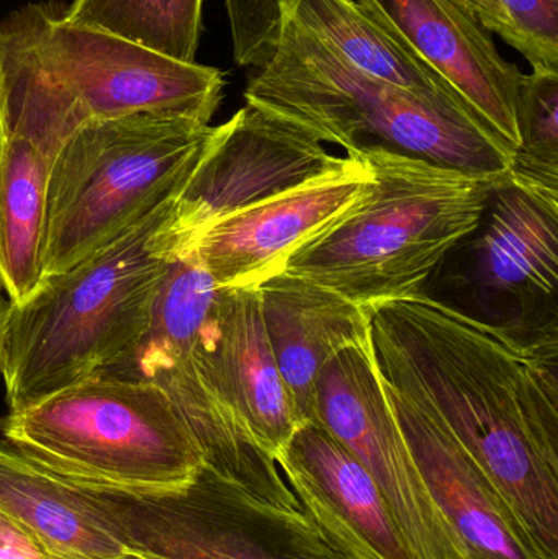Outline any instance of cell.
I'll use <instances>...</instances> for the list:
<instances>
[{
    "label": "cell",
    "instance_id": "cell-3",
    "mask_svg": "<svg viewBox=\"0 0 558 559\" xmlns=\"http://www.w3.org/2000/svg\"><path fill=\"white\" fill-rule=\"evenodd\" d=\"M245 98L347 154L385 150L487 180L513 163L511 147L471 108L367 75L288 16Z\"/></svg>",
    "mask_w": 558,
    "mask_h": 559
},
{
    "label": "cell",
    "instance_id": "cell-14",
    "mask_svg": "<svg viewBox=\"0 0 558 559\" xmlns=\"http://www.w3.org/2000/svg\"><path fill=\"white\" fill-rule=\"evenodd\" d=\"M347 156L340 170L219 223L187 254L195 255L222 288H258L284 272L297 249L366 199L372 170L360 154Z\"/></svg>",
    "mask_w": 558,
    "mask_h": 559
},
{
    "label": "cell",
    "instance_id": "cell-5",
    "mask_svg": "<svg viewBox=\"0 0 558 559\" xmlns=\"http://www.w3.org/2000/svg\"><path fill=\"white\" fill-rule=\"evenodd\" d=\"M213 133L212 124L151 114L82 123L49 174L45 277L91 258L176 199Z\"/></svg>",
    "mask_w": 558,
    "mask_h": 559
},
{
    "label": "cell",
    "instance_id": "cell-17",
    "mask_svg": "<svg viewBox=\"0 0 558 559\" xmlns=\"http://www.w3.org/2000/svg\"><path fill=\"white\" fill-rule=\"evenodd\" d=\"M428 61L468 107L517 153V105L523 72L459 0H356Z\"/></svg>",
    "mask_w": 558,
    "mask_h": 559
},
{
    "label": "cell",
    "instance_id": "cell-18",
    "mask_svg": "<svg viewBox=\"0 0 558 559\" xmlns=\"http://www.w3.org/2000/svg\"><path fill=\"white\" fill-rule=\"evenodd\" d=\"M382 384L416 468L467 559H546L448 427L385 381Z\"/></svg>",
    "mask_w": 558,
    "mask_h": 559
},
{
    "label": "cell",
    "instance_id": "cell-24",
    "mask_svg": "<svg viewBox=\"0 0 558 559\" xmlns=\"http://www.w3.org/2000/svg\"><path fill=\"white\" fill-rule=\"evenodd\" d=\"M236 64L261 69L274 55L285 0H225Z\"/></svg>",
    "mask_w": 558,
    "mask_h": 559
},
{
    "label": "cell",
    "instance_id": "cell-22",
    "mask_svg": "<svg viewBox=\"0 0 558 559\" xmlns=\"http://www.w3.org/2000/svg\"><path fill=\"white\" fill-rule=\"evenodd\" d=\"M203 0H74L66 22L100 29L180 62H195Z\"/></svg>",
    "mask_w": 558,
    "mask_h": 559
},
{
    "label": "cell",
    "instance_id": "cell-7",
    "mask_svg": "<svg viewBox=\"0 0 558 559\" xmlns=\"http://www.w3.org/2000/svg\"><path fill=\"white\" fill-rule=\"evenodd\" d=\"M71 485L144 559H349L300 509L268 504L205 465L179 488Z\"/></svg>",
    "mask_w": 558,
    "mask_h": 559
},
{
    "label": "cell",
    "instance_id": "cell-29",
    "mask_svg": "<svg viewBox=\"0 0 558 559\" xmlns=\"http://www.w3.org/2000/svg\"><path fill=\"white\" fill-rule=\"evenodd\" d=\"M120 559H144V558L138 557V555H134V554H130V555H127V557H123Z\"/></svg>",
    "mask_w": 558,
    "mask_h": 559
},
{
    "label": "cell",
    "instance_id": "cell-20",
    "mask_svg": "<svg viewBox=\"0 0 558 559\" xmlns=\"http://www.w3.org/2000/svg\"><path fill=\"white\" fill-rule=\"evenodd\" d=\"M0 511L35 532L52 559L131 554L75 486L5 447H0Z\"/></svg>",
    "mask_w": 558,
    "mask_h": 559
},
{
    "label": "cell",
    "instance_id": "cell-27",
    "mask_svg": "<svg viewBox=\"0 0 558 559\" xmlns=\"http://www.w3.org/2000/svg\"><path fill=\"white\" fill-rule=\"evenodd\" d=\"M0 559H52V555L35 532L0 511Z\"/></svg>",
    "mask_w": 558,
    "mask_h": 559
},
{
    "label": "cell",
    "instance_id": "cell-15",
    "mask_svg": "<svg viewBox=\"0 0 558 559\" xmlns=\"http://www.w3.org/2000/svg\"><path fill=\"white\" fill-rule=\"evenodd\" d=\"M275 463L300 511L344 557L416 559L370 473L320 424H301Z\"/></svg>",
    "mask_w": 558,
    "mask_h": 559
},
{
    "label": "cell",
    "instance_id": "cell-9",
    "mask_svg": "<svg viewBox=\"0 0 558 559\" xmlns=\"http://www.w3.org/2000/svg\"><path fill=\"white\" fill-rule=\"evenodd\" d=\"M219 289L195 255L174 258L143 341L128 360L105 373L150 381L166 391L189 424L205 466L268 504L300 509L277 463L236 423L197 368L193 348Z\"/></svg>",
    "mask_w": 558,
    "mask_h": 559
},
{
    "label": "cell",
    "instance_id": "cell-10",
    "mask_svg": "<svg viewBox=\"0 0 558 559\" xmlns=\"http://www.w3.org/2000/svg\"><path fill=\"white\" fill-rule=\"evenodd\" d=\"M22 13L39 61L87 121L151 114L210 124L222 104L225 79L218 69L66 22L56 3H32Z\"/></svg>",
    "mask_w": 558,
    "mask_h": 559
},
{
    "label": "cell",
    "instance_id": "cell-26",
    "mask_svg": "<svg viewBox=\"0 0 558 559\" xmlns=\"http://www.w3.org/2000/svg\"><path fill=\"white\" fill-rule=\"evenodd\" d=\"M464 3L475 19L487 32L500 36L508 45L521 52L533 66L534 55L530 43L521 35L520 29L514 26L513 20L508 15L507 9L500 0H459Z\"/></svg>",
    "mask_w": 558,
    "mask_h": 559
},
{
    "label": "cell",
    "instance_id": "cell-25",
    "mask_svg": "<svg viewBox=\"0 0 558 559\" xmlns=\"http://www.w3.org/2000/svg\"><path fill=\"white\" fill-rule=\"evenodd\" d=\"M533 49V69L558 71V0H500Z\"/></svg>",
    "mask_w": 558,
    "mask_h": 559
},
{
    "label": "cell",
    "instance_id": "cell-4",
    "mask_svg": "<svg viewBox=\"0 0 558 559\" xmlns=\"http://www.w3.org/2000/svg\"><path fill=\"white\" fill-rule=\"evenodd\" d=\"M360 154L366 199L288 259L287 274L369 309L423 292L446 255L474 235L494 180L385 150Z\"/></svg>",
    "mask_w": 558,
    "mask_h": 559
},
{
    "label": "cell",
    "instance_id": "cell-11",
    "mask_svg": "<svg viewBox=\"0 0 558 559\" xmlns=\"http://www.w3.org/2000/svg\"><path fill=\"white\" fill-rule=\"evenodd\" d=\"M313 134L246 104L212 140L174 200L166 223L173 258L190 252L219 223L346 166Z\"/></svg>",
    "mask_w": 558,
    "mask_h": 559
},
{
    "label": "cell",
    "instance_id": "cell-28",
    "mask_svg": "<svg viewBox=\"0 0 558 559\" xmlns=\"http://www.w3.org/2000/svg\"><path fill=\"white\" fill-rule=\"evenodd\" d=\"M10 301L0 295V370H2L3 335H5L7 318H9Z\"/></svg>",
    "mask_w": 558,
    "mask_h": 559
},
{
    "label": "cell",
    "instance_id": "cell-1",
    "mask_svg": "<svg viewBox=\"0 0 558 559\" xmlns=\"http://www.w3.org/2000/svg\"><path fill=\"white\" fill-rule=\"evenodd\" d=\"M367 311L380 378L448 427L558 559V337H524L423 292Z\"/></svg>",
    "mask_w": 558,
    "mask_h": 559
},
{
    "label": "cell",
    "instance_id": "cell-23",
    "mask_svg": "<svg viewBox=\"0 0 558 559\" xmlns=\"http://www.w3.org/2000/svg\"><path fill=\"white\" fill-rule=\"evenodd\" d=\"M520 147L507 176L514 182L558 193V71L524 74L517 105Z\"/></svg>",
    "mask_w": 558,
    "mask_h": 559
},
{
    "label": "cell",
    "instance_id": "cell-12",
    "mask_svg": "<svg viewBox=\"0 0 558 559\" xmlns=\"http://www.w3.org/2000/svg\"><path fill=\"white\" fill-rule=\"evenodd\" d=\"M311 423L327 429L370 473L416 559H467L403 439L372 342L343 348L323 365L314 383Z\"/></svg>",
    "mask_w": 558,
    "mask_h": 559
},
{
    "label": "cell",
    "instance_id": "cell-8",
    "mask_svg": "<svg viewBox=\"0 0 558 559\" xmlns=\"http://www.w3.org/2000/svg\"><path fill=\"white\" fill-rule=\"evenodd\" d=\"M84 111L41 64L22 9L0 19V286L22 305L41 285L49 174Z\"/></svg>",
    "mask_w": 558,
    "mask_h": 559
},
{
    "label": "cell",
    "instance_id": "cell-19",
    "mask_svg": "<svg viewBox=\"0 0 558 559\" xmlns=\"http://www.w3.org/2000/svg\"><path fill=\"white\" fill-rule=\"evenodd\" d=\"M262 319L298 423L313 420L314 383L337 352L369 345V311L310 280L281 272L258 286Z\"/></svg>",
    "mask_w": 558,
    "mask_h": 559
},
{
    "label": "cell",
    "instance_id": "cell-21",
    "mask_svg": "<svg viewBox=\"0 0 558 559\" xmlns=\"http://www.w3.org/2000/svg\"><path fill=\"white\" fill-rule=\"evenodd\" d=\"M284 16L367 75L429 100L471 108L428 61L356 0H285Z\"/></svg>",
    "mask_w": 558,
    "mask_h": 559
},
{
    "label": "cell",
    "instance_id": "cell-13",
    "mask_svg": "<svg viewBox=\"0 0 558 559\" xmlns=\"http://www.w3.org/2000/svg\"><path fill=\"white\" fill-rule=\"evenodd\" d=\"M477 231L467 283L488 322L524 337H558V193L500 177Z\"/></svg>",
    "mask_w": 558,
    "mask_h": 559
},
{
    "label": "cell",
    "instance_id": "cell-6",
    "mask_svg": "<svg viewBox=\"0 0 558 559\" xmlns=\"http://www.w3.org/2000/svg\"><path fill=\"white\" fill-rule=\"evenodd\" d=\"M2 432L20 455L81 485L179 488L205 465L166 391L114 373L95 374L9 413Z\"/></svg>",
    "mask_w": 558,
    "mask_h": 559
},
{
    "label": "cell",
    "instance_id": "cell-2",
    "mask_svg": "<svg viewBox=\"0 0 558 559\" xmlns=\"http://www.w3.org/2000/svg\"><path fill=\"white\" fill-rule=\"evenodd\" d=\"M174 200L91 258L43 278L22 305H10L0 370L9 413L133 355L174 259L164 233Z\"/></svg>",
    "mask_w": 558,
    "mask_h": 559
},
{
    "label": "cell",
    "instance_id": "cell-16",
    "mask_svg": "<svg viewBox=\"0 0 558 559\" xmlns=\"http://www.w3.org/2000/svg\"><path fill=\"white\" fill-rule=\"evenodd\" d=\"M193 355L219 403L275 462L300 423L269 342L259 288L219 289Z\"/></svg>",
    "mask_w": 558,
    "mask_h": 559
}]
</instances>
